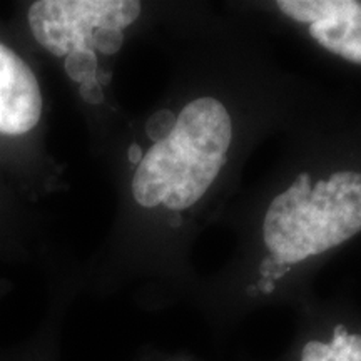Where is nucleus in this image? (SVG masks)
I'll use <instances>...</instances> for the list:
<instances>
[{"instance_id":"nucleus-10","label":"nucleus","mask_w":361,"mask_h":361,"mask_svg":"<svg viewBox=\"0 0 361 361\" xmlns=\"http://www.w3.org/2000/svg\"><path fill=\"white\" fill-rule=\"evenodd\" d=\"M80 96H82L84 101L89 104H101L104 99L101 84H99L96 79H90L87 82L80 84Z\"/></svg>"},{"instance_id":"nucleus-1","label":"nucleus","mask_w":361,"mask_h":361,"mask_svg":"<svg viewBox=\"0 0 361 361\" xmlns=\"http://www.w3.org/2000/svg\"><path fill=\"white\" fill-rule=\"evenodd\" d=\"M233 141V121L214 97L191 101L171 133L144 154L133 179L134 200L183 211L196 204L224 166Z\"/></svg>"},{"instance_id":"nucleus-3","label":"nucleus","mask_w":361,"mask_h":361,"mask_svg":"<svg viewBox=\"0 0 361 361\" xmlns=\"http://www.w3.org/2000/svg\"><path fill=\"white\" fill-rule=\"evenodd\" d=\"M141 13L135 0H39L29 8L34 37L57 57L75 49L94 51L97 29L124 30Z\"/></svg>"},{"instance_id":"nucleus-9","label":"nucleus","mask_w":361,"mask_h":361,"mask_svg":"<svg viewBox=\"0 0 361 361\" xmlns=\"http://www.w3.org/2000/svg\"><path fill=\"white\" fill-rule=\"evenodd\" d=\"M176 124V117L171 111H161L157 112L149 119L147 123V134L149 137L154 139L156 142L162 141V139L173 130Z\"/></svg>"},{"instance_id":"nucleus-4","label":"nucleus","mask_w":361,"mask_h":361,"mask_svg":"<svg viewBox=\"0 0 361 361\" xmlns=\"http://www.w3.org/2000/svg\"><path fill=\"white\" fill-rule=\"evenodd\" d=\"M293 20L310 24V34L326 51L361 66L360 0H279Z\"/></svg>"},{"instance_id":"nucleus-5","label":"nucleus","mask_w":361,"mask_h":361,"mask_svg":"<svg viewBox=\"0 0 361 361\" xmlns=\"http://www.w3.org/2000/svg\"><path fill=\"white\" fill-rule=\"evenodd\" d=\"M40 112L42 96L34 72L0 44V133H29L40 121Z\"/></svg>"},{"instance_id":"nucleus-6","label":"nucleus","mask_w":361,"mask_h":361,"mask_svg":"<svg viewBox=\"0 0 361 361\" xmlns=\"http://www.w3.org/2000/svg\"><path fill=\"white\" fill-rule=\"evenodd\" d=\"M301 361H361V335H350L338 326L331 341H310L303 348Z\"/></svg>"},{"instance_id":"nucleus-2","label":"nucleus","mask_w":361,"mask_h":361,"mask_svg":"<svg viewBox=\"0 0 361 361\" xmlns=\"http://www.w3.org/2000/svg\"><path fill=\"white\" fill-rule=\"evenodd\" d=\"M361 231V173L340 171L311 184L300 174L271 201L263 236L274 263L295 264L348 241Z\"/></svg>"},{"instance_id":"nucleus-11","label":"nucleus","mask_w":361,"mask_h":361,"mask_svg":"<svg viewBox=\"0 0 361 361\" xmlns=\"http://www.w3.org/2000/svg\"><path fill=\"white\" fill-rule=\"evenodd\" d=\"M142 157H144V154H142L141 146H137V144H133V146L129 147V161L133 162V164L139 166V162L142 161Z\"/></svg>"},{"instance_id":"nucleus-8","label":"nucleus","mask_w":361,"mask_h":361,"mask_svg":"<svg viewBox=\"0 0 361 361\" xmlns=\"http://www.w3.org/2000/svg\"><path fill=\"white\" fill-rule=\"evenodd\" d=\"M123 30L117 29H97L92 35L94 51H99L106 56L116 54L123 45Z\"/></svg>"},{"instance_id":"nucleus-7","label":"nucleus","mask_w":361,"mask_h":361,"mask_svg":"<svg viewBox=\"0 0 361 361\" xmlns=\"http://www.w3.org/2000/svg\"><path fill=\"white\" fill-rule=\"evenodd\" d=\"M66 71L69 78L75 82L84 84L90 79H96L97 57L90 49H75L66 56Z\"/></svg>"}]
</instances>
